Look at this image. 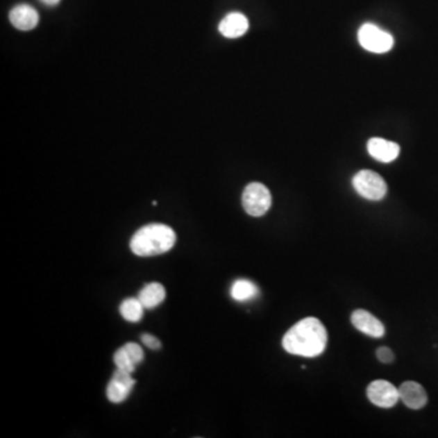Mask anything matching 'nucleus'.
Here are the masks:
<instances>
[{"label": "nucleus", "instance_id": "obj_1", "mask_svg": "<svg viewBox=\"0 0 438 438\" xmlns=\"http://www.w3.org/2000/svg\"><path fill=\"white\" fill-rule=\"evenodd\" d=\"M328 345V331L317 318L308 317L294 325L283 339V347L290 355L318 357Z\"/></svg>", "mask_w": 438, "mask_h": 438}, {"label": "nucleus", "instance_id": "obj_2", "mask_svg": "<svg viewBox=\"0 0 438 438\" xmlns=\"http://www.w3.org/2000/svg\"><path fill=\"white\" fill-rule=\"evenodd\" d=\"M177 240L172 228L165 224H149L140 228L130 239V250L137 256L153 257L169 251Z\"/></svg>", "mask_w": 438, "mask_h": 438}, {"label": "nucleus", "instance_id": "obj_3", "mask_svg": "<svg viewBox=\"0 0 438 438\" xmlns=\"http://www.w3.org/2000/svg\"><path fill=\"white\" fill-rule=\"evenodd\" d=\"M353 187L360 196L371 201L382 200L387 194V184L384 178L369 169H363L355 174Z\"/></svg>", "mask_w": 438, "mask_h": 438}, {"label": "nucleus", "instance_id": "obj_4", "mask_svg": "<svg viewBox=\"0 0 438 438\" xmlns=\"http://www.w3.org/2000/svg\"><path fill=\"white\" fill-rule=\"evenodd\" d=\"M244 210L252 217L266 214L271 206V195L269 189L261 183L249 184L242 192Z\"/></svg>", "mask_w": 438, "mask_h": 438}, {"label": "nucleus", "instance_id": "obj_5", "mask_svg": "<svg viewBox=\"0 0 438 438\" xmlns=\"http://www.w3.org/2000/svg\"><path fill=\"white\" fill-rule=\"evenodd\" d=\"M358 40L365 50L376 54L387 53L392 49L394 43L392 35L371 24H365L360 27Z\"/></svg>", "mask_w": 438, "mask_h": 438}, {"label": "nucleus", "instance_id": "obj_6", "mask_svg": "<svg viewBox=\"0 0 438 438\" xmlns=\"http://www.w3.org/2000/svg\"><path fill=\"white\" fill-rule=\"evenodd\" d=\"M367 394L370 402L380 408H392L401 399L398 389L385 380L373 381L367 389Z\"/></svg>", "mask_w": 438, "mask_h": 438}, {"label": "nucleus", "instance_id": "obj_7", "mask_svg": "<svg viewBox=\"0 0 438 438\" xmlns=\"http://www.w3.org/2000/svg\"><path fill=\"white\" fill-rule=\"evenodd\" d=\"M134 385H135V380L132 378V373L122 369H116L106 389L108 401L111 403H122L132 392Z\"/></svg>", "mask_w": 438, "mask_h": 438}, {"label": "nucleus", "instance_id": "obj_8", "mask_svg": "<svg viewBox=\"0 0 438 438\" xmlns=\"http://www.w3.org/2000/svg\"><path fill=\"white\" fill-rule=\"evenodd\" d=\"M144 360V351L142 346L133 342H128L116 351L114 362L117 369H122L128 373H133L135 368Z\"/></svg>", "mask_w": 438, "mask_h": 438}, {"label": "nucleus", "instance_id": "obj_9", "mask_svg": "<svg viewBox=\"0 0 438 438\" xmlns=\"http://www.w3.org/2000/svg\"><path fill=\"white\" fill-rule=\"evenodd\" d=\"M351 321L357 330L365 335L371 337H382L385 335L384 324L368 310H355L351 317Z\"/></svg>", "mask_w": 438, "mask_h": 438}, {"label": "nucleus", "instance_id": "obj_10", "mask_svg": "<svg viewBox=\"0 0 438 438\" xmlns=\"http://www.w3.org/2000/svg\"><path fill=\"white\" fill-rule=\"evenodd\" d=\"M399 398L408 408L421 409L428 403V394L421 385L407 381L399 386Z\"/></svg>", "mask_w": 438, "mask_h": 438}, {"label": "nucleus", "instance_id": "obj_11", "mask_svg": "<svg viewBox=\"0 0 438 438\" xmlns=\"http://www.w3.org/2000/svg\"><path fill=\"white\" fill-rule=\"evenodd\" d=\"M368 153L380 162H392L398 158L399 145L386 139L371 138L368 142Z\"/></svg>", "mask_w": 438, "mask_h": 438}, {"label": "nucleus", "instance_id": "obj_12", "mask_svg": "<svg viewBox=\"0 0 438 438\" xmlns=\"http://www.w3.org/2000/svg\"><path fill=\"white\" fill-rule=\"evenodd\" d=\"M10 22L14 27L20 31H31L38 25L40 16L38 12L27 4H20L10 11Z\"/></svg>", "mask_w": 438, "mask_h": 438}, {"label": "nucleus", "instance_id": "obj_13", "mask_svg": "<svg viewBox=\"0 0 438 438\" xmlns=\"http://www.w3.org/2000/svg\"><path fill=\"white\" fill-rule=\"evenodd\" d=\"M249 30V20L240 12H232L226 16L219 24V32L226 38H239Z\"/></svg>", "mask_w": 438, "mask_h": 438}, {"label": "nucleus", "instance_id": "obj_14", "mask_svg": "<svg viewBox=\"0 0 438 438\" xmlns=\"http://www.w3.org/2000/svg\"><path fill=\"white\" fill-rule=\"evenodd\" d=\"M138 298L145 308H155L166 298V290L158 283H150L139 292Z\"/></svg>", "mask_w": 438, "mask_h": 438}, {"label": "nucleus", "instance_id": "obj_15", "mask_svg": "<svg viewBox=\"0 0 438 438\" xmlns=\"http://www.w3.org/2000/svg\"><path fill=\"white\" fill-rule=\"evenodd\" d=\"M144 308L145 307L138 297H129V298H126L119 305V313L124 319L132 321V323H137L143 318Z\"/></svg>", "mask_w": 438, "mask_h": 438}, {"label": "nucleus", "instance_id": "obj_16", "mask_svg": "<svg viewBox=\"0 0 438 438\" xmlns=\"http://www.w3.org/2000/svg\"><path fill=\"white\" fill-rule=\"evenodd\" d=\"M230 295L233 298L239 302L252 300L253 297L258 295V289L252 281L246 279H239L233 284L230 289Z\"/></svg>", "mask_w": 438, "mask_h": 438}, {"label": "nucleus", "instance_id": "obj_17", "mask_svg": "<svg viewBox=\"0 0 438 438\" xmlns=\"http://www.w3.org/2000/svg\"><path fill=\"white\" fill-rule=\"evenodd\" d=\"M140 340L143 342V345L146 346L148 348H151V350H160L161 348V341L158 340L156 336L144 334V335L140 336Z\"/></svg>", "mask_w": 438, "mask_h": 438}, {"label": "nucleus", "instance_id": "obj_18", "mask_svg": "<svg viewBox=\"0 0 438 438\" xmlns=\"http://www.w3.org/2000/svg\"><path fill=\"white\" fill-rule=\"evenodd\" d=\"M376 355H378L380 362L385 363V364L392 363L394 360V353L392 350H389V347H380L376 352Z\"/></svg>", "mask_w": 438, "mask_h": 438}, {"label": "nucleus", "instance_id": "obj_19", "mask_svg": "<svg viewBox=\"0 0 438 438\" xmlns=\"http://www.w3.org/2000/svg\"><path fill=\"white\" fill-rule=\"evenodd\" d=\"M40 1H43L47 6H56L60 3V0H40Z\"/></svg>", "mask_w": 438, "mask_h": 438}]
</instances>
